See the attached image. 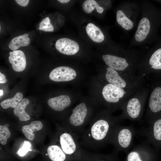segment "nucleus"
<instances>
[{
    "mask_svg": "<svg viewBox=\"0 0 161 161\" xmlns=\"http://www.w3.org/2000/svg\"><path fill=\"white\" fill-rule=\"evenodd\" d=\"M149 92V89L144 86L127 100L121 108L122 112L119 119L140 120L143 114Z\"/></svg>",
    "mask_w": 161,
    "mask_h": 161,
    "instance_id": "nucleus-1",
    "label": "nucleus"
},
{
    "mask_svg": "<svg viewBox=\"0 0 161 161\" xmlns=\"http://www.w3.org/2000/svg\"><path fill=\"white\" fill-rule=\"evenodd\" d=\"M150 76L151 78L150 88L144 118L149 125L161 117V75Z\"/></svg>",
    "mask_w": 161,
    "mask_h": 161,
    "instance_id": "nucleus-2",
    "label": "nucleus"
},
{
    "mask_svg": "<svg viewBox=\"0 0 161 161\" xmlns=\"http://www.w3.org/2000/svg\"><path fill=\"white\" fill-rule=\"evenodd\" d=\"M139 89L134 90L125 89L108 83L104 86L102 93L107 102L114 105L121 109L123 103Z\"/></svg>",
    "mask_w": 161,
    "mask_h": 161,
    "instance_id": "nucleus-3",
    "label": "nucleus"
},
{
    "mask_svg": "<svg viewBox=\"0 0 161 161\" xmlns=\"http://www.w3.org/2000/svg\"><path fill=\"white\" fill-rule=\"evenodd\" d=\"M158 152L145 141L135 146L124 161H155Z\"/></svg>",
    "mask_w": 161,
    "mask_h": 161,
    "instance_id": "nucleus-4",
    "label": "nucleus"
},
{
    "mask_svg": "<svg viewBox=\"0 0 161 161\" xmlns=\"http://www.w3.org/2000/svg\"><path fill=\"white\" fill-rule=\"evenodd\" d=\"M137 133L145 137V141L158 152L161 148V117Z\"/></svg>",
    "mask_w": 161,
    "mask_h": 161,
    "instance_id": "nucleus-5",
    "label": "nucleus"
},
{
    "mask_svg": "<svg viewBox=\"0 0 161 161\" xmlns=\"http://www.w3.org/2000/svg\"><path fill=\"white\" fill-rule=\"evenodd\" d=\"M136 133L133 125L119 126L115 133V143L118 148L127 153Z\"/></svg>",
    "mask_w": 161,
    "mask_h": 161,
    "instance_id": "nucleus-6",
    "label": "nucleus"
},
{
    "mask_svg": "<svg viewBox=\"0 0 161 161\" xmlns=\"http://www.w3.org/2000/svg\"><path fill=\"white\" fill-rule=\"evenodd\" d=\"M76 75V72L72 68L66 66H61L52 70L49 77L52 81L63 82L71 80L75 78Z\"/></svg>",
    "mask_w": 161,
    "mask_h": 161,
    "instance_id": "nucleus-7",
    "label": "nucleus"
},
{
    "mask_svg": "<svg viewBox=\"0 0 161 161\" xmlns=\"http://www.w3.org/2000/svg\"><path fill=\"white\" fill-rule=\"evenodd\" d=\"M57 49L60 53L67 55H72L79 51V47L76 41L67 38L58 40L55 44Z\"/></svg>",
    "mask_w": 161,
    "mask_h": 161,
    "instance_id": "nucleus-8",
    "label": "nucleus"
},
{
    "mask_svg": "<svg viewBox=\"0 0 161 161\" xmlns=\"http://www.w3.org/2000/svg\"><path fill=\"white\" fill-rule=\"evenodd\" d=\"M9 62L12 64L13 69L16 72L23 71L26 66L25 56L24 52L20 50H14L9 52Z\"/></svg>",
    "mask_w": 161,
    "mask_h": 161,
    "instance_id": "nucleus-9",
    "label": "nucleus"
},
{
    "mask_svg": "<svg viewBox=\"0 0 161 161\" xmlns=\"http://www.w3.org/2000/svg\"><path fill=\"white\" fill-rule=\"evenodd\" d=\"M109 122L101 119L96 122L91 129V134L93 137L97 140H101L106 136L109 129Z\"/></svg>",
    "mask_w": 161,
    "mask_h": 161,
    "instance_id": "nucleus-10",
    "label": "nucleus"
},
{
    "mask_svg": "<svg viewBox=\"0 0 161 161\" xmlns=\"http://www.w3.org/2000/svg\"><path fill=\"white\" fill-rule=\"evenodd\" d=\"M87 112V109L85 103H82L78 105L72 110V113L69 119L71 124L75 126H78L82 124Z\"/></svg>",
    "mask_w": 161,
    "mask_h": 161,
    "instance_id": "nucleus-11",
    "label": "nucleus"
},
{
    "mask_svg": "<svg viewBox=\"0 0 161 161\" xmlns=\"http://www.w3.org/2000/svg\"><path fill=\"white\" fill-rule=\"evenodd\" d=\"M71 101L69 96L62 95L48 99L47 103L53 110L61 111L70 105Z\"/></svg>",
    "mask_w": 161,
    "mask_h": 161,
    "instance_id": "nucleus-12",
    "label": "nucleus"
},
{
    "mask_svg": "<svg viewBox=\"0 0 161 161\" xmlns=\"http://www.w3.org/2000/svg\"><path fill=\"white\" fill-rule=\"evenodd\" d=\"M150 29V24L146 18H143L140 21L135 35L136 40L141 42L144 40L148 35Z\"/></svg>",
    "mask_w": 161,
    "mask_h": 161,
    "instance_id": "nucleus-13",
    "label": "nucleus"
},
{
    "mask_svg": "<svg viewBox=\"0 0 161 161\" xmlns=\"http://www.w3.org/2000/svg\"><path fill=\"white\" fill-rule=\"evenodd\" d=\"M60 140L61 148L64 152L71 154L75 151L76 145L69 134L66 133L62 134L60 137Z\"/></svg>",
    "mask_w": 161,
    "mask_h": 161,
    "instance_id": "nucleus-14",
    "label": "nucleus"
},
{
    "mask_svg": "<svg viewBox=\"0 0 161 161\" xmlns=\"http://www.w3.org/2000/svg\"><path fill=\"white\" fill-rule=\"evenodd\" d=\"M43 126V124L41 121H33L30 124L22 126V130L23 133L27 139L30 140H32L35 138L33 132L41 130Z\"/></svg>",
    "mask_w": 161,
    "mask_h": 161,
    "instance_id": "nucleus-15",
    "label": "nucleus"
},
{
    "mask_svg": "<svg viewBox=\"0 0 161 161\" xmlns=\"http://www.w3.org/2000/svg\"><path fill=\"white\" fill-rule=\"evenodd\" d=\"M87 33L94 41L100 43L104 39V35L99 27L92 23H89L86 27Z\"/></svg>",
    "mask_w": 161,
    "mask_h": 161,
    "instance_id": "nucleus-16",
    "label": "nucleus"
},
{
    "mask_svg": "<svg viewBox=\"0 0 161 161\" xmlns=\"http://www.w3.org/2000/svg\"><path fill=\"white\" fill-rule=\"evenodd\" d=\"M29 103L30 101L28 99L23 98L13 110L14 114L19 118L21 121H27L30 119V115L25 111L26 106Z\"/></svg>",
    "mask_w": 161,
    "mask_h": 161,
    "instance_id": "nucleus-17",
    "label": "nucleus"
},
{
    "mask_svg": "<svg viewBox=\"0 0 161 161\" xmlns=\"http://www.w3.org/2000/svg\"><path fill=\"white\" fill-rule=\"evenodd\" d=\"M48 156L52 161H64L66 156L61 148L57 145H51L47 148Z\"/></svg>",
    "mask_w": 161,
    "mask_h": 161,
    "instance_id": "nucleus-18",
    "label": "nucleus"
},
{
    "mask_svg": "<svg viewBox=\"0 0 161 161\" xmlns=\"http://www.w3.org/2000/svg\"><path fill=\"white\" fill-rule=\"evenodd\" d=\"M30 42V38L27 37L24 38L22 35L13 38L8 45L9 48L12 50H16L21 47L28 45Z\"/></svg>",
    "mask_w": 161,
    "mask_h": 161,
    "instance_id": "nucleus-19",
    "label": "nucleus"
},
{
    "mask_svg": "<svg viewBox=\"0 0 161 161\" xmlns=\"http://www.w3.org/2000/svg\"><path fill=\"white\" fill-rule=\"evenodd\" d=\"M116 19L118 24L125 30H130L133 27V22L121 10L117 11Z\"/></svg>",
    "mask_w": 161,
    "mask_h": 161,
    "instance_id": "nucleus-20",
    "label": "nucleus"
},
{
    "mask_svg": "<svg viewBox=\"0 0 161 161\" xmlns=\"http://www.w3.org/2000/svg\"><path fill=\"white\" fill-rule=\"evenodd\" d=\"M23 95L20 92H17L12 98L7 99L0 103V105L4 109L10 107L15 108L22 100Z\"/></svg>",
    "mask_w": 161,
    "mask_h": 161,
    "instance_id": "nucleus-21",
    "label": "nucleus"
},
{
    "mask_svg": "<svg viewBox=\"0 0 161 161\" xmlns=\"http://www.w3.org/2000/svg\"><path fill=\"white\" fill-rule=\"evenodd\" d=\"M83 9L84 11L87 13H90L96 8L97 12L102 13L103 9L100 6L95 0H86L85 1L82 5Z\"/></svg>",
    "mask_w": 161,
    "mask_h": 161,
    "instance_id": "nucleus-22",
    "label": "nucleus"
},
{
    "mask_svg": "<svg viewBox=\"0 0 161 161\" xmlns=\"http://www.w3.org/2000/svg\"><path fill=\"white\" fill-rule=\"evenodd\" d=\"M11 134L8 127L5 126H0V142L2 145H5Z\"/></svg>",
    "mask_w": 161,
    "mask_h": 161,
    "instance_id": "nucleus-23",
    "label": "nucleus"
},
{
    "mask_svg": "<svg viewBox=\"0 0 161 161\" xmlns=\"http://www.w3.org/2000/svg\"><path fill=\"white\" fill-rule=\"evenodd\" d=\"M31 146L30 143L25 141L22 147L18 151V154L20 156H24L28 151H32L30 149Z\"/></svg>",
    "mask_w": 161,
    "mask_h": 161,
    "instance_id": "nucleus-24",
    "label": "nucleus"
},
{
    "mask_svg": "<svg viewBox=\"0 0 161 161\" xmlns=\"http://www.w3.org/2000/svg\"><path fill=\"white\" fill-rule=\"evenodd\" d=\"M15 1L18 5L21 6L25 7L28 4L30 1L29 0H16Z\"/></svg>",
    "mask_w": 161,
    "mask_h": 161,
    "instance_id": "nucleus-25",
    "label": "nucleus"
},
{
    "mask_svg": "<svg viewBox=\"0 0 161 161\" xmlns=\"http://www.w3.org/2000/svg\"><path fill=\"white\" fill-rule=\"evenodd\" d=\"M7 80L5 76L3 74L0 72V83H6Z\"/></svg>",
    "mask_w": 161,
    "mask_h": 161,
    "instance_id": "nucleus-26",
    "label": "nucleus"
},
{
    "mask_svg": "<svg viewBox=\"0 0 161 161\" xmlns=\"http://www.w3.org/2000/svg\"><path fill=\"white\" fill-rule=\"evenodd\" d=\"M58 1L62 3H66L70 1L69 0H58Z\"/></svg>",
    "mask_w": 161,
    "mask_h": 161,
    "instance_id": "nucleus-27",
    "label": "nucleus"
},
{
    "mask_svg": "<svg viewBox=\"0 0 161 161\" xmlns=\"http://www.w3.org/2000/svg\"><path fill=\"white\" fill-rule=\"evenodd\" d=\"M3 90L1 89L0 90V96H1L3 95Z\"/></svg>",
    "mask_w": 161,
    "mask_h": 161,
    "instance_id": "nucleus-28",
    "label": "nucleus"
},
{
    "mask_svg": "<svg viewBox=\"0 0 161 161\" xmlns=\"http://www.w3.org/2000/svg\"><path fill=\"white\" fill-rule=\"evenodd\" d=\"M5 126H6V127H8L9 126V125L8 124H6L5 125Z\"/></svg>",
    "mask_w": 161,
    "mask_h": 161,
    "instance_id": "nucleus-29",
    "label": "nucleus"
},
{
    "mask_svg": "<svg viewBox=\"0 0 161 161\" xmlns=\"http://www.w3.org/2000/svg\"><path fill=\"white\" fill-rule=\"evenodd\" d=\"M1 27L0 26V31H1Z\"/></svg>",
    "mask_w": 161,
    "mask_h": 161,
    "instance_id": "nucleus-30",
    "label": "nucleus"
}]
</instances>
